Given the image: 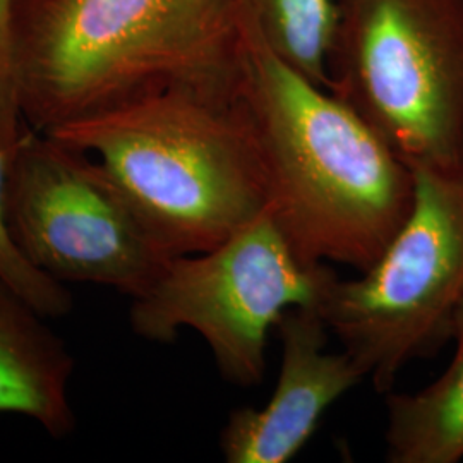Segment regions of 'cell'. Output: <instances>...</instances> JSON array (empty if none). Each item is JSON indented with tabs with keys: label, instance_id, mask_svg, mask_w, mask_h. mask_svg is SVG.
<instances>
[{
	"label": "cell",
	"instance_id": "cell-1",
	"mask_svg": "<svg viewBox=\"0 0 463 463\" xmlns=\"http://www.w3.org/2000/svg\"><path fill=\"white\" fill-rule=\"evenodd\" d=\"M235 97L292 248L309 265L367 269L412 210V168L344 99L283 62L242 11Z\"/></svg>",
	"mask_w": 463,
	"mask_h": 463
},
{
	"label": "cell",
	"instance_id": "cell-2",
	"mask_svg": "<svg viewBox=\"0 0 463 463\" xmlns=\"http://www.w3.org/2000/svg\"><path fill=\"white\" fill-rule=\"evenodd\" d=\"M239 0H11L23 122L49 133L166 90L235 93Z\"/></svg>",
	"mask_w": 463,
	"mask_h": 463
},
{
	"label": "cell",
	"instance_id": "cell-3",
	"mask_svg": "<svg viewBox=\"0 0 463 463\" xmlns=\"http://www.w3.org/2000/svg\"><path fill=\"white\" fill-rule=\"evenodd\" d=\"M45 134L99 155L172 258L215 248L269 204L263 153L235 93L166 90Z\"/></svg>",
	"mask_w": 463,
	"mask_h": 463
},
{
	"label": "cell",
	"instance_id": "cell-4",
	"mask_svg": "<svg viewBox=\"0 0 463 463\" xmlns=\"http://www.w3.org/2000/svg\"><path fill=\"white\" fill-rule=\"evenodd\" d=\"M330 90L411 166H463V0H340Z\"/></svg>",
	"mask_w": 463,
	"mask_h": 463
},
{
	"label": "cell",
	"instance_id": "cell-5",
	"mask_svg": "<svg viewBox=\"0 0 463 463\" xmlns=\"http://www.w3.org/2000/svg\"><path fill=\"white\" fill-rule=\"evenodd\" d=\"M412 210L380 258L335 277L317 309L380 393L451 338L463 306V166H414Z\"/></svg>",
	"mask_w": 463,
	"mask_h": 463
},
{
	"label": "cell",
	"instance_id": "cell-6",
	"mask_svg": "<svg viewBox=\"0 0 463 463\" xmlns=\"http://www.w3.org/2000/svg\"><path fill=\"white\" fill-rule=\"evenodd\" d=\"M335 277L330 266L304 261L266 210L215 248L172 258L133 298L129 319L136 335L160 344L196 331L222 378L252 388L265 378L268 338L281 315L317 307Z\"/></svg>",
	"mask_w": 463,
	"mask_h": 463
},
{
	"label": "cell",
	"instance_id": "cell-7",
	"mask_svg": "<svg viewBox=\"0 0 463 463\" xmlns=\"http://www.w3.org/2000/svg\"><path fill=\"white\" fill-rule=\"evenodd\" d=\"M4 216L19 252L64 285L136 298L172 260L105 166L28 124L7 155Z\"/></svg>",
	"mask_w": 463,
	"mask_h": 463
},
{
	"label": "cell",
	"instance_id": "cell-8",
	"mask_svg": "<svg viewBox=\"0 0 463 463\" xmlns=\"http://www.w3.org/2000/svg\"><path fill=\"white\" fill-rule=\"evenodd\" d=\"M281 363L271 397L261 409H235L220 432L229 463H287L315 436L321 419L365 380L342 348L328 350V326L316 306L281 315Z\"/></svg>",
	"mask_w": 463,
	"mask_h": 463
},
{
	"label": "cell",
	"instance_id": "cell-9",
	"mask_svg": "<svg viewBox=\"0 0 463 463\" xmlns=\"http://www.w3.org/2000/svg\"><path fill=\"white\" fill-rule=\"evenodd\" d=\"M45 319L0 277V415L30 417L52 438H64L76 428L74 357Z\"/></svg>",
	"mask_w": 463,
	"mask_h": 463
},
{
	"label": "cell",
	"instance_id": "cell-10",
	"mask_svg": "<svg viewBox=\"0 0 463 463\" xmlns=\"http://www.w3.org/2000/svg\"><path fill=\"white\" fill-rule=\"evenodd\" d=\"M455 354L439 378L414 393L386 398L384 447L390 463L463 460V306L453 323Z\"/></svg>",
	"mask_w": 463,
	"mask_h": 463
},
{
	"label": "cell",
	"instance_id": "cell-11",
	"mask_svg": "<svg viewBox=\"0 0 463 463\" xmlns=\"http://www.w3.org/2000/svg\"><path fill=\"white\" fill-rule=\"evenodd\" d=\"M239 7L283 62L330 90L328 57L340 0H239Z\"/></svg>",
	"mask_w": 463,
	"mask_h": 463
},
{
	"label": "cell",
	"instance_id": "cell-12",
	"mask_svg": "<svg viewBox=\"0 0 463 463\" xmlns=\"http://www.w3.org/2000/svg\"><path fill=\"white\" fill-rule=\"evenodd\" d=\"M7 155L0 149V277L9 281L36 311L47 317H61L72 309V296L66 285L36 269L13 242L4 216V181Z\"/></svg>",
	"mask_w": 463,
	"mask_h": 463
},
{
	"label": "cell",
	"instance_id": "cell-13",
	"mask_svg": "<svg viewBox=\"0 0 463 463\" xmlns=\"http://www.w3.org/2000/svg\"><path fill=\"white\" fill-rule=\"evenodd\" d=\"M9 9L11 0H0V149L5 153L14 148L24 126L11 62Z\"/></svg>",
	"mask_w": 463,
	"mask_h": 463
}]
</instances>
